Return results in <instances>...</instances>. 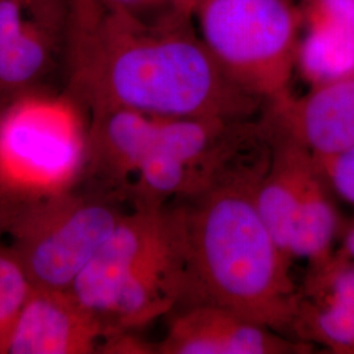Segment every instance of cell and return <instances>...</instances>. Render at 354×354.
I'll return each instance as SVG.
<instances>
[{
    "label": "cell",
    "mask_w": 354,
    "mask_h": 354,
    "mask_svg": "<svg viewBox=\"0 0 354 354\" xmlns=\"http://www.w3.org/2000/svg\"><path fill=\"white\" fill-rule=\"evenodd\" d=\"M71 37L75 87L92 112L241 121L266 105L218 64L194 19L150 23L83 0L73 3Z\"/></svg>",
    "instance_id": "cell-1"
},
{
    "label": "cell",
    "mask_w": 354,
    "mask_h": 354,
    "mask_svg": "<svg viewBox=\"0 0 354 354\" xmlns=\"http://www.w3.org/2000/svg\"><path fill=\"white\" fill-rule=\"evenodd\" d=\"M91 151L118 200L169 207L257 176L269 145L256 120L168 117L131 109L93 112Z\"/></svg>",
    "instance_id": "cell-2"
},
{
    "label": "cell",
    "mask_w": 354,
    "mask_h": 354,
    "mask_svg": "<svg viewBox=\"0 0 354 354\" xmlns=\"http://www.w3.org/2000/svg\"><path fill=\"white\" fill-rule=\"evenodd\" d=\"M256 185L228 184L181 203L190 274L185 306H219L294 339L301 291L292 260L256 207Z\"/></svg>",
    "instance_id": "cell-3"
},
{
    "label": "cell",
    "mask_w": 354,
    "mask_h": 354,
    "mask_svg": "<svg viewBox=\"0 0 354 354\" xmlns=\"http://www.w3.org/2000/svg\"><path fill=\"white\" fill-rule=\"evenodd\" d=\"M189 291L183 205L125 213L68 289L111 337L183 307Z\"/></svg>",
    "instance_id": "cell-4"
},
{
    "label": "cell",
    "mask_w": 354,
    "mask_h": 354,
    "mask_svg": "<svg viewBox=\"0 0 354 354\" xmlns=\"http://www.w3.org/2000/svg\"><path fill=\"white\" fill-rule=\"evenodd\" d=\"M194 24L243 88L266 104L290 95L304 29L298 0H198Z\"/></svg>",
    "instance_id": "cell-5"
},
{
    "label": "cell",
    "mask_w": 354,
    "mask_h": 354,
    "mask_svg": "<svg viewBox=\"0 0 354 354\" xmlns=\"http://www.w3.org/2000/svg\"><path fill=\"white\" fill-rule=\"evenodd\" d=\"M261 127L272 145V156L253 190L256 207L291 260H308L310 266L322 263L330 256L339 231V215L329 197L332 190L311 152Z\"/></svg>",
    "instance_id": "cell-6"
},
{
    "label": "cell",
    "mask_w": 354,
    "mask_h": 354,
    "mask_svg": "<svg viewBox=\"0 0 354 354\" xmlns=\"http://www.w3.org/2000/svg\"><path fill=\"white\" fill-rule=\"evenodd\" d=\"M83 152L82 129L66 102L28 99L0 121L1 172L21 185L62 184L77 171Z\"/></svg>",
    "instance_id": "cell-7"
},
{
    "label": "cell",
    "mask_w": 354,
    "mask_h": 354,
    "mask_svg": "<svg viewBox=\"0 0 354 354\" xmlns=\"http://www.w3.org/2000/svg\"><path fill=\"white\" fill-rule=\"evenodd\" d=\"M109 198L75 203L46 216L28 238L23 259L32 288L68 291L79 273L109 239L124 212Z\"/></svg>",
    "instance_id": "cell-8"
},
{
    "label": "cell",
    "mask_w": 354,
    "mask_h": 354,
    "mask_svg": "<svg viewBox=\"0 0 354 354\" xmlns=\"http://www.w3.org/2000/svg\"><path fill=\"white\" fill-rule=\"evenodd\" d=\"M266 130L326 159L354 146V74L313 86L301 97L266 102L257 115Z\"/></svg>",
    "instance_id": "cell-9"
},
{
    "label": "cell",
    "mask_w": 354,
    "mask_h": 354,
    "mask_svg": "<svg viewBox=\"0 0 354 354\" xmlns=\"http://www.w3.org/2000/svg\"><path fill=\"white\" fill-rule=\"evenodd\" d=\"M310 342L268 328L214 304H190L175 310L165 340L163 354L308 353Z\"/></svg>",
    "instance_id": "cell-10"
},
{
    "label": "cell",
    "mask_w": 354,
    "mask_h": 354,
    "mask_svg": "<svg viewBox=\"0 0 354 354\" xmlns=\"http://www.w3.org/2000/svg\"><path fill=\"white\" fill-rule=\"evenodd\" d=\"M104 337L97 320L68 291L32 288L16 319L4 352L11 354L87 353Z\"/></svg>",
    "instance_id": "cell-11"
},
{
    "label": "cell",
    "mask_w": 354,
    "mask_h": 354,
    "mask_svg": "<svg viewBox=\"0 0 354 354\" xmlns=\"http://www.w3.org/2000/svg\"><path fill=\"white\" fill-rule=\"evenodd\" d=\"M55 24L23 0H0V88L26 87L50 58Z\"/></svg>",
    "instance_id": "cell-12"
},
{
    "label": "cell",
    "mask_w": 354,
    "mask_h": 354,
    "mask_svg": "<svg viewBox=\"0 0 354 354\" xmlns=\"http://www.w3.org/2000/svg\"><path fill=\"white\" fill-rule=\"evenodd\" d=\"M32 291V283L19 259L0 250V351Z\"/></svg>",
    "instance_id": "cell-13"
},
{
    "label": "cell",
    "mask_w": 354,
    "mask_h": 354,
    "mask_svg": "<svg viewBox=\"0 0 354 354\" xmlns=\"http://www.w3.org/2000/svg\"><path fill=\"white\" fill-rule=\"evenodd\" d=\"M304 28H315L354 44V0H298Z\"/></svg>",
    "instance_id": "cell-14"
},
{
    "label": "cell",
    "mask_w": 354,
    "mask_h": 354,
    "mask_svg": "<svg viewBox=\"0 0 354 354\" xmlns=\"http://www.w3.org/2000/svg\"><path fill=\"white\" fill-rule=\"evenodd\" d=\"M104 7L129 13L143 21L194 19L198 0H100Z\"/></svg>",
    "instance_id": "cell-15"
},
{
    "label": "cell",
    "mask_w": 354,
    "mask_h": 354,
    "mask_svg": "<svg viewBox=\"0 0 354 354\" xmlns=\"http://www.w3.org/2000/svg\"><path fill=\"white\" fill-rule=\"evenodd\" d=\"M329 188L342 200L354 205V146L326 159H317Z\"/></svg>",
    "instance_id": "cell-16"
},
{
    "label": "cell",
    "mask_w": 354,
    "mask_h": 354,
    "mask_svg": "<svg viewBox=\"0 0 354 354\" xmlns=\"http://www.w3.org/2000/svg\"><path fill=\"white\" fill-rule=\"evenodd\" d=\"M26 4H29L36 12L39 13L44 17L55 20V6L53 0H23Z\"/></svg>",
    "instance_id": "cell-17"
},
{
    "label": "cell",
    "mask_w": 354,
    "mask_h": 354,
    "mask_svg": "<svg viewBox=\"0 0 354 354\" xmlns=\"http://www.w3.org/2000/svg\"><path fill=\"white\" fill-rule=\"evenodd\" d=\"M342 257L345 260L354 263V225L348 230V232L345 234V238L342 241Z\"/></svg>",
    "instance_id": "cell-18"
},
{
    "label": "cell",
    "mask_w": 354,
    "mask_h": 354,
    "mask_svg": "<svg viewBox=\"0 0 354 354\" xmlns=\"http://www.w3.org/2000/svg\"><path fill=\"white\" fill-rule=\"evenodd\" d=\"M1 174H3V172H1V167H0V176H1Z\"/></svg>",
    "instance_id": "cell-19"
}]
</instances>
